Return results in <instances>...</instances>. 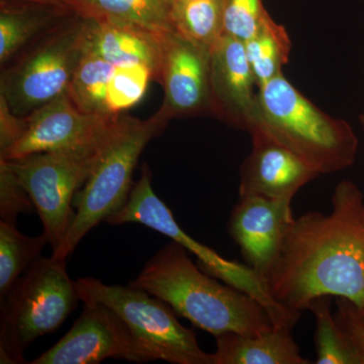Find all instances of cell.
Segmentation results:
<instances>
[{
  "instance_id": "6da1fadb",
  "label": "cell",
  "mask_w": 364,
  "mask_h": 364,
  "mask_svg": "<svg viewBox=\"0 0 364 364\" xmlns=\"http://www.w3.org/2000/svg\"><path fill=\"white\" fill-rule=\"evenodd\" d=\"M265 282L274 301L296 312L323 296L364 306V196L354 182L335 188L331 214L294 219Z\"/></svg>"
},
{
  "instance_id": "7a4b0ae2",
  "label": "cell",
  "mask_w": 364,
  "mask_h": 364,
  "mask_svg": "<svg viewBox=\"0 0 364 364\" xmlns=\"http://www.w3.org/2000/svg\"><path fill=\"white\" fill-rule=\"evenodd\" d=\"M129 286L161 299L177 316L214 337L274 329L269 314L255 299L196 267L176 241L160 249Z\"/></svg>"
},
{
  "instance_id": "3957f363",
  "label": "cell",
  "mask_w": 364,
  "mask_h": 364,
  "mask_svg": "<svg viewBox=\"0 0 364 364\" xmlns=\"http://www.w3.org/2000/svg\"><path fill=\"white\" fill-rule=\"evenodd\" d=\"M252 129L293 151L320 176L348 168L358 156V138L348 122L326 114L284 73L258 90L247 132Z\"/></svg>"
},
{
  "instance_id": "277c9868",
  "label": "cell",
  "mask_w": 364,
  "mask_h": 364,
  "mask_svg": "<svg viewBox=\"0 0 364 364\" xmlns=\"http://www.w3.org/2000/svg\"><path fill=\"white\" fill-rule=\"evenodd\" d=\"M79 301L66 259L38 258L1 299L0 363H25L26 349L56 331Z\"/></svg>"
},
{
  "instance_id": "5b68a950",
  "label": "cell",
  "mask_w": 364,
  "mask_h": 364,
  "mask_svg": "<svg viewBox=\"0 0 364 364\" xmlns=\"http://www.w3.org/2000/svg\"><path fill=\"white\" fill-rule=\"evenodd\" d=\"M156 116L141 121L122 117L82 189L74 198L75 217L56 258L67 259L81 240L100 223L123 207L133 188V174L148 143L164 130Z\"/></svg>"
},
{
  "instance_id": "8992f818",
  "label": "cell",
  "mask_w": 364,
  "mask_h": 364,
  "mask_svg": "<svg viewBox=\"0 0 364 364\" xmlns=\"http://www.w3.org/2000/svg\"><path fill=\"white\" fill-rule=\"evenodd\" d=\"M107 224L128 223L144 225L155 230L172 241L183 246L198 258V267L225 284L240 289L255 299L269 314L274 329H293L301 317V312L279 305L268 291L267 282L247 264L222 257L212 248L203 245L186 234L177 224L169 208L158 198L152 186V173L144 164L139 181L134 184L123 207L107 218Z\"/></svg>"
},
{
  "instance_id": "52a82bcc",
  "label": "cell",
  "mask_w": 364,
  "mask_h": 364,
  "mask_svg": "<svg viewBox=\"0 0 364 364\" xmlns=\"http://www.w3.org/2000/svg\"><path fill=\"white\" fill-rule=\"evenodd\" d=\"M83 303L98 301L117 314L149 354L151 360L172 364H213V354L200 348L196 333L177 320L161 299L131 286L105 284L92 277L75 282Z\"/></svg>"
},
{
  "instance_id": "ba28073f",
  "label": "cell",
  "mask_w": 364,
  "mask_h": 364,
  "mask_svg": "<svg viewBox=\"0 0 364 364\" xmlns=\"http://www.w3.org/2000/svg\"><path fill=\"white\" fill-rule=\"evenodd\" d=\"M109 139L104 145L90 149L51 151L2 160L32 198L52 254L58 252L66 240L75 217L74 198Z\"/></svg>"
},
{
  "instance_id": "9c48e42d",
  "label": "cell",
  "mask_w": 364,
  "mask_h": 364,
  "mask_svg": "<svg viewBox=\"0 0 364 364\" xmlns=\"http://www.w3.org/2000/svg\"><path fill=\"white\" fill-rule=\"evenodd\" d=\"M86 20L53 32L1 76L0 93L14 114L26 117L67 92L85 53Z\"/></svg>"
},
{
  "instance_id": "30bf717a",
  "label": "cell",
  "mask_w": 364,
  "mask_h": 364,
  "mask_svg": "<svg viewBox=\"0 0 364 364\" xmlns=\"http://www.w3.org/2000/svg\"><path fill=\"white\" fill-rule=\"evenodd\" d=\"M109 358L149 363V354L114 310L86 301L71 329L31 364H97Z\"/></svg>"
},
{
  "instance_id": "8fae6325",
  "label": "cell",
  "mask_w": 364,
  "mask_h": 364,
  "mask_svg": "<svg viewBox=\"0 0 364 364\" xmlns=\"http://www.w3.org/2000/svg\"><path fill=\"white\" fill-rule=\"evenodd\" d=\"M121 121L119 116L83 112L63 93L25 117L20 140L0 159L100 147L114 135Z\"/></svg>"
},
{
  "instance_id": "7c38bea8",
  "label": "cell",
  "mask_w": 364,
  "mask_h": 364,
  "mask_svg": "<svg viewBox=\"0 0 364 364\" xmlns=\"http://www.w3.org/2000/svg\"><path fill=\"white\" fill-rule=\"evenodd\" d=\"M210 50L168 33L162 39L159 83L164 98L155 116L167 124L176 117L210 114Z\"/></svg>"
},
{
  "instance_id": "4fadbf2b",
  "label": "cell",
  "mask_w": 364,
  "mask_h": 364,
  "mask_svg": "<svg viewBox=\"0 0 364 364\" xmlns=\"http://www.w3.org/2000/svg\"><path fill=\"white\" fill-rule=\"evenodd\" d=\"M258 86L243 41L223 33L210 50V114L248 131L255 116Z\"/></svg>"
},
{
  "instance_id": "5bb4252c",
  "label": "cell",
  "mask_w": 364,
  "mask_h": 364,
  "mask_svg": "<svg viewBox=\"0 0 364 364\" xmlns=\"http://www.w3.org/2000/svg\"><path fill=\"white\" fill-rule=\"evenodd\" d=\"M291 200L239 196L229 220V234L246 264L263 279L277 259L294 221Z\"/></svg>"
},
{
  "instance_id": "9a60e30c",
  "label": "cell",
  "mask_w": 364,
  "mask_h": 364,
  "mask_svg": "<svg viewBox=\"0 0 364 364\" xmlns=\"http://www.w3.org/2000/svg\"><path fill=\"white\" fill-rule=\"evenodd\" d=\"M248 133L252 150L240 167L239 196L293 200L299 189L320 176L293 151L263 132L252 129Z\"/></svg>"
},
{
  "instance_id": "2e32d148",
  "label": "cell",
  "mask_w": 364,
  "mask_h": 364,
  "mask_svg": "<svg viewBox=\"0 0 364 364\" xmlns=\"http://www.w3.org/2000/svg\"><path fill=\"white\" fill-rule=\"evenodd\" d=\"M85 20L86 51L95 53L114 66H149L154 72L155 80H159L162 39L165 35L157 36L109 21Z\"/></svg>"
},
{
  "instance_id": "e0dca14e",
  "label": "cell",
  "mask_w": 364,
  "mask_h": 364,
  "mask_svg": "<svg viewBox=\"0 0 364 364\" xmlns=\"http://www.w3.org/2000/svg\"><path fill=\"white\" fill-rule=\"evenodd\" d=\"M213 364H310L301 356L291 330L261 335L227 332L215 337Z\"/></svg>"
},
{
  "instance_id": "ac0fdd59",
  "label": "cell",
  "mask_w": 364,
  "mask_h": 364,
  "mask_svg": "<svg viewBox=\"0 0 364 364\" xmlns=\"http://www.w3.org/2000/svg\"><path fill=\"white\" fill-rule=\"evenodd\" d=\"M173 0H67V9L87 20L109 21L157 36L174 33Z\"/></svg>"
},
{
  "instance_id": "d6986e66",
  "label": "cell",
  "mask_w": 364,
  "mask_h": 364,
  "mask_svg": "<svg viewBox=\"0 0 364 364\" xmlns=\"http://www.w3.org/2000/svg\"><path fill=\"white\" fill-rule=\"evenodd\" d=\"M244 44L258 90L282 74V68L289 63L291 37L284 26L273 20L270 14L258 32Z\"/></svg>"
},
{
  "instance_id": "ffe728a7",
  "label": "cell",
  "mask_w": 364,
  "mask_h": 364,
  "mask_svg": "<svg viewBox=\"0 0 364 364\" xmlns=\"http://www.w3.org/2000/svg\"><path fill=\"white\" fill-rule=\"evenodd\" d=\"M171 23L177 35L212 50L223 35V0H173Z\"/></svg>"
},
{
  "instance_id": "44dd1931",
  "label": "cell",
  "mask_w": 364,
  "mask_h": 364,
  "mask_svg": "<svg viewBox=\"0 0 364 364\" xmlns=\"http://www.w3.org/2000/svg\"><path fill=\"white\" fill-rule=\"evenodd\" d=\"M114 70L112 64L85 50L74 72L67 95L83 112L112 116L107 111V93Z\"/></svg>"
},
{
  "instance_id": "7402d4cb",
  "label": "cell",
  "mask_w": 364,
  "mask_h": 364,
  "mask_svg": "<svg viewBox=\"0 0 364 364\" xmlns=\"http://www.w3.org/2000/svg\"><path fill=\"white\" fill-rule=\"evenodd\" d=\"M47 244L49 239L44 232L37 237H28L21 233L16 225L0 221V299L41 257Z\"/></svg>"
},
{
  "instance_id": "603a6c76",
  "label": "cell",
  "mask_w": 364,
  "mask_h": 364,
  "mask_svg": "<svg viewBox=\"0 0 364 364\" xmlns=\"http://www.w3.org/2000/svg\"><path fill=\"white\" fill-rule=\"evenodd\" d=\"M330 296H318L309 304L316 318L315 346L317 364H358L350 345L331 310Z\"/></svg>"
},
{
  "instance_id": "cb8c5ba5",
  "label": "cell",
  "mask_w": 364,
  "mask_h": 364,
  "mask_svg": "<svg viewBox=\"0 0 364 364\" xmlns=\"http://www.w3.org/2000/svg\"><path fill=\"white\" fill-rule=\"evenodd\" d=\"M44 11H23L1 6L0 13V63L4 65L16 54L49 21Z\"/></svg>"
},
{
  "instance_id": "d4e9b609",
  "label": "cell",
  "mask_w": 364,
  "mask_h": 364,
  "mask_svg": "<svg viewBox=\"0 0 364 364\" xmlns=\"http://www.w3.org/2000/svg\"><path fill=\"white\" fill-rule=\"evenodd\" d=\"M151 80H155L154 72L144 64L114 66L107 93V111L112 116L130 109L140 102Z\"/></svg>"
},
{
  "instance_id": "484cf974",
  "label": "cell",
  "mask_w": 364,
  "mask_h": 364,
  "mask_svg": "<svg viewBox=\"0 0 364 364\" xmlns=\"http://www.w3.org/2000/svg\"><path fill=\"white\" fill-rule=\"evenodd\" d=\"M268 14L262 0H223V33L246 42Z\"/></svg>"
},
{
  "instance_id": "4316f807",
  "label": "cell",
  "mask_w": 364,
  "mask_h": 364,
  "mask_svg": "<svg viewBox=\"0 0 364 364\" xmlns=\"http://www.w3.org/2000/svg\"><path fill=\"white\" fill-rule=\"evenodd\" d=\"M36 210L31 196L13 172L0 160V218L1 221L16 225L18 215Z\"/></svg>"
},
{
  "instance_id": "83f0119b",
  "label": "cell",
  "mask_w": 364,
  "mask_h": 364,
  "mask_svg": "<svg viewBox=\"0 0 364 364\" xmlns=\"http://www.w3.org/2000/svg\"><path fill=\"white\" fill-rule=\"evenodd\" d=\"M337 324L350 345L358 364H364V306L337 298L334 313Z\"/></svg>"
},
{
  "instance_id": "f1b7e54d",
  "label": "cell",
  "mask_w": 364,
  "mask_h": 364,
  "mask_svg": "<svg viewBox=\"0 0 364 364\" xmlns=\"http://www.w3.org/2000/svg\"><path fill=\"white\" fill-rule=\"evenodd\" d=\"M25 129V117L14 114L6 98L0 93V158L6 156L18 143Z\"/></svg>"
},
{
  "instance_id": "f546056e",
  "label": "cell",
  "mask_w": 364,
  "mask_h": 364,
  "mask_svg": "<svg viewBox=\"0 0 364 364\" xmlns=\"http://www.w3.org/2000/svg\"><path fill=\"white\" fill-rule=\"evenodd\" d=\"M4 1V0H2ZM23 1L32 2L40 6L52 7L60 11H68L67 9V0H23Z\"/></svg>"
},
{
  "instance_id": "4dcf8cb0",
  "label": "cell",
  "mask_w": 364,
  "mask_h": 364,
  "mask_svg": "<svg viewBox=\"0 0 364 364\" xmlns=\"http://www.w3.org/2000/svg\"><path fill=\"white\" fill-rule=\"evenodd\" d=\"M359 123H360L364 131V112L360 114V116H359Z\"/></svg>"
}]
</instances>
